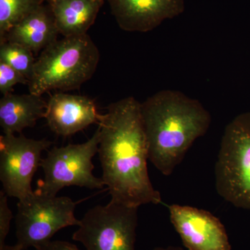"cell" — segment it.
<instances>
[{"label": "cell", "mask_w": 250, "mask_h": 250, "mask_svg": "<svg viewBox=\"0 0 250 250\" xmlns=\"http://www.w3.org/2000/svg\"><path fill=\"white\" fill-rule=\"evenodd\" d=\"M99 117L98 154L111 201L137 207L161 202L148 174V145L141 104L134 97L111 103Z\"/></svg>", "instance_id": "6da1fadb"}, {"label": "cell", "mask_w": 250, "mask_h": 250, "mask_svg": "<svg viewBox=\"0 0 250 250\" xmlns=\"http://www.w3.org/2000/svg\"><path fill=\"white\" fill-rule=\"evenodd\" d=\"M149 161L170 175L188 149L205 136L211 116L199 100L174 90H163L141 104Z\"/></svg>", "instance_id": "7a4b0ae2"}, {"label": "cell", "mask_w": 250, "mask_h": 250, "mask_svg": "<svg viewBox=\"0 0 250 250\" xmlns=\"http://www.w3.org/2000/svg\"><path fill=\"white\" fill-rule=\"evenodd\" d=\"M99 61L98 47L87 34L56 41L36 59L29 93L78 89L93 76Z\"/></svg>", "instance_id": "3957f363"}, {"label": "cell", "mask_w": 250, "mask_h": 250, "mask_svg": "<svg viewBox=\"0 0 250 250\" xmlns=\"http://www.w3.org/2000/svg\"><path fill=\"white\" fill-rule=\"evenodd\" d=\"M215 178L220 197L236 208L250 210V112L238 115L225 127Z\"/></svg>", "instance_id": "277c9868"}, {"label": "cell", "mask_w": 250, "mask_h": 250, "mask_svg": "<svg viewBox=\"0 0 250 250\" xmlns=\"http://www.w3.org/2000/svg\"><path fill=\"white\" fill-rule=\"evenodd\" d=\"M100 142L98 127L86 142L51 149L41 160L44 179L39 181L36 191L47 196H57L63 188L72 186L90 190L103 188L104 183L103 179L94 175L95 166L92 161L98 153Z\"/></svg>", "instance_id": "5b68a950"}, {"label": "cell", "mask_w": 250, "mask_h": 250, "mask_svg": "<svg viewBox=\"0 0 250 250\" xmlns=\"http://www.w3.org/2000/svg\"><path fill=\"white\" fill-rule=\"evenodd\" d=\"M80 202L65 196H47L36 190L25 200L18 201L16 216V244L23 250L36 248L49 241L59 230L80 226L75 215Z\"/></svg>", "instance_id": "8992f818"}, {"label": "cell", "mask_w": 250, "mask_h": 250, "mask_svg": "<svg viewBox=\"0 0 250 250\" xmlns=\"http://www.w3.org/2000/svg\"><path fill=\"white\" fill-rule=\"evenodd\" d=\"M137 207L110 201L90 208L72 235L85 250H135Z\"/></svg>", "instance_id": "52a82bcc"}, {"label": "cell", "mask_w": 250, "mask_h": 250, "mask_svg": "<svg viewBox=\"0 0 250 250\" xmlns=\"http://www.w3.org/2000/svg\"><path fill=\"white\" fill-rule=\"evenodd\" d=\"M52 144L48 140L29 139L22 134L0 136V181L8 197L21 201L34 194L33 177L41 166L42 152Z\"/></svg>", "instance_id": "ba28073f"}, {"label": "cell", "mask_w": 250, "mask_h": 250, "mask_svg": "<svg viewBox=\"0 0 250 250\" xmlns=\"http://www.w3.org/2000/svg\"><path fill=\"white\" fill-rule=\"evenodd\" d=\"M171 223L187 250H231L226 229L207 210L189 206L169 207Z\"/></svg>", "instance_id": "9c48e42d"}, {"label": "cell", "mask_w": 250, "mask_h": 250, "mask_svg": "<svg viewBox=\"0 0 250 250\" xmlns=\"http://www.w3.org/2000/svg\"><path fill=\"white\" fill-rule=\"evenodd\" d=\"M118 26L129 32L146 33L185 10V0H107Z\"/></svg>", "instance_id": "30bf717a"}, {"label": "cell", "mask_w": 250, "mask_h": 250, "mask_svg": "<svg viewBox=\"0 0 250 250\" xmlns=\"http://www.w3.org/2000/svg\"><path fill=\"white\" fill-rule=\"evenodd\" d=\"M100 115L95 102L88 97L57 93L47 102L44 118L54 134L67 137L98 124Z\"/></svg>", "instance_id": "8fae6325"}, {"label": "cell", "mask_w": 250, "mask_h": 250, "mask_svg": "<svg viewBox=\"0 0 250 250\" xmlns=\"http://www.w3.org/2000/svg\"><path fill=\"white\" fill-rule=\"evenodd\" d=\"M59 34L52 9L46 2L15 24L0 42H17L36 54L58 40Z\"/></svg>", "instance_id": "7c38bea8"}, {"label": "cell", "mask_w": 250, "mask_h": 250, "mask_svg": "<svg viewBox=\"0 0 250 250\" xmlns=\"http://www.w3.org/2000/svg\"><path fill=\"white\" fill-rule=\"evenodd\" d=\"M47 103L41 95L9 93L0 100V126L3 134L21 133L34 127L36 122L45 117Z\"/></svg>", "instance_id": "4fadbf2b"}, {"label": "cell", "mask_w": 250, "mask_h": 250, "mask_svg": "<svg viewBox=\"0 0 250 250\" xmlns=\"http://www.w3.org/2000/svg\"><path fill=\"white\" fill-rule=\"evenodd\" d=\"M105 0H49L59 34L63 37L87 34Z\"/></svg>", "instance_id": "5bb4252c"}, {"label": "cell", "mask_w": 250, "mask_h": 250, "mask_svg": "<svg viewBox=\"0 0 250 250\" xmlns=\"http://www.w3.org/2000/svg\"><path fill=\"white\" fill-rule=\"evenodd\" d=\"M46 0H0V41L8 31Z\"/></svg>", "instance_id": "9a60e30c"}, {"label": "cell", "mask_w": 250, "mask_h": 250, "mask_svg": "<svg viewBox=\"0 0 250 250\" xmlns=\"http://www.w3.org/2000/svg\"><path fill=\"white\" fill-rule=\"evenodd\" d=\"M36 61L34 52L25 46L9 41L0 42V62L8 64L29 81Z\"/></svg>", "instance_id": "2e32d148"}, {"label": "cell", "mask_w": 250, "mask_h": 250, "mask_svg": "<svg viewBox=\"0 0 250 250\" xmlns=\"http://www.w3.org/2000/svg\"><path fill=\"white\" fill-rule=\"evenodd\" d=\"M29 81L4 62H0V92L3 95L11 93L15 85L29 84Z\"/></svg>", "instance_id": "e0dca14e"}, {"label": "cell", "mask_w": 250, "mask_h": 250, "mask_svg": "<svg viewBox=\"0 0 250 250\" xmlns=\"http://www.w3.org/2000/svg\"><path fill=\"white\" fill-rule=\"evenodd\" d=\"M7 195L4 190L0 191V248L5 246V241L9 234L10 225L13 218L12 211L8 204Z\"/></svg>", "instance_id": "ac0fdd59"}, {"label": "cell", "mask_w": 250, "mask_h": 250, "mask_svg": "<svg viewBox=\"0 0 250 250\" xmlns=\"http://www.w3.org/2000/svg\"><path fill=\"white\" fill-rule=\"evenodd\" d=\"M36 250H80L75 245L62 241H49L35 248Z\"/></svg>", "instance_id": "d6986e66"}, {"label": "cell", "mask_w": 250, "mask_h": 250, "mask_svg": "<svg viewBox=\"0 0 250 250\" xmlns=\"http://www.w3.org/2000/svg\"><path fill=\"white\" fill-rule=\"evenodd\" d=\"M152 250H184L180 247L167 246V247H157Z\"/></svg>", "instance_id": "ffe728a7"}, {"label": "cell", "mask_w": 250, "mask_h": 250, "mask_svg": "<svg viewBox=\"0 0 250 250\" xmlns=\"http://www.w3.org/2000/svg\"><path fill=\"white\" fill-rule=\"evenodd\" d=\"M0 250H22V249L21 247L16 244L15 246H7V245H5L3 248H0Z\"/></svg>", "instance_id": "44dd1931"}, {"label": "cell", "mask_w": 250, "mask_h": 250, "mask_svg": "<svg viewBox=\"0 0 250 250\" xmlns=\"http://www.w3.org/2000/svg\"><path fill=\"white\" fill-rule=\"evenodd\" d=\"M47 1H49V0H46V2H47Z\"/></svg>", "instance_id": "7402d4cb"}]
</instances>
